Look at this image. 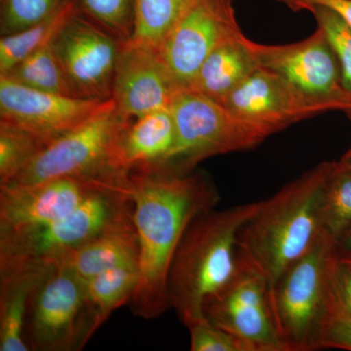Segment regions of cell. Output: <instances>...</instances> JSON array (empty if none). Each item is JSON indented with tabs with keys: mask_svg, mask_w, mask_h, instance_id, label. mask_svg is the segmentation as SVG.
I'll use <instances>...</instances> for the list:
<instances>
[{
	"mask_svg": "<svg viewBox=\"0 0 351 351\" xmlns=\"http://www.w3.org/2000/svg\"><path fill=\"white\" fill-rule=\"evenodd\" d=\"M138 242V280L132 313L158 318L171 308L167 279L171 263L191 221L214 209L219 195L200 174L141 172L129 174Z\"/></svg>",
	"mask_w": 351,
	"mask_h": 351,
	"instance_id": "cell-1",
	"label": "cell"
},
{
	"mask_svg": "<svg viewBox=\"0 0 351 351\" xmlns=\"http://www.w3.org/2000/svg\"><path fill=\"white\" fill-rule=\"evenodd\" d=\"M335 162H322L278 193L240 230L239 261L257 270L269 287L302 257L322 232L321 200Z\"/></svg>",
	"mask_w": 351,
	"mask_h": 351,
	"instance_id": "cell-2",
	"label": "cell"
},
{
	"mask_svg": "<svg viewBox=\"0 0 351 351\" xmlns=\"http://www.w3.org/2000/svg\"><path fill=\"white\" fill-rule=\"evenodd\" d=\"M263 200L204 212L186 228L171 263L167 293L182 324L205 319L203 306L225 287L239 267L237 241L242 226Z\"/></svg>",
	"mask_w": 351,
	"mask_h": 351,
	"instance_id": "cell-3",
	"label": "cell"
},
{
	"mask_svg": "<svg viewBox=\"0 0 351 351\" xmlns=\"http://www.w3.org/2000/svg\"><path fill=\"white\" fill-rule=\"evenodd\" d=\"M131 120L110 99L91 119L39 152L10 184H36L58 178L96 184L123 181L129 173L120 163L119 145Z\"/></svg>",
	"mask_w": 351,
	"mask_h": 351,
	"instance_id": "cell-4",
	"label": "cell"
},
{
	"mask_svg": "<svg viewBox=\"0 0 351 351\" xmlns=\"http://www.w3.org/2000/svg\"><path fill=\"white\" fill-rule=\"evenodd\" d=\"M337 241L322 230L313 247L269 287L272 318L286 351L318 350L331 308L330 267Z\"/></svg>",
	"mask_w": 351,
	"mask_h": 351,
	"instance_id": "cell-5",
	"label": "cell"
},
{
	"mask_svg": "<svg viewBox=\"0 0 351 351\" xmlns=\"http://www.w3.org/2000/svg\"><path fill=\"white\" fill-rule=\"evenodd\" d=\"M129 179L93 191L71 213L46 225L0 232V265H54L64 256L133 213Z\"/></svg>",
	"mask_w": 351,
	"mask_h": 351,
	"instance_id": "cell-6",
	"label": "cell"
},
{
	"mask_svg": "<svg viewBox=\"0 0 351 351\" xmlns=\"http://www.w3.org/2000/svg\"><path fill=\"white\" fill-rule=\"evenodd\" d=\"M175 147L158 172L189 174L201 161L219 154L244 152L269 135L235 117L219 101L191 89L178 90L170 103Z\"/></svg>",
	"mask_w": 351,
	"mask_h": 351,
	"instance_id": "cell-7",
	"label": "cell"
},
{
	"mask_svg": "<svg viewBox=\"0 0 351 351\" xmlns=\"http://www.w3.org/2000/svg\"><path fill=\"white\" fill-rule=\"evenodd\" d=\"M98 329L87 280L64 263L54 265L29 302L25 323L29 350H82Z\"/></svg>",
	"mask_w": 351,
	"mask_h": 351,
	"instance_id": "cell-8",
	"label": "cell"
},
{
	"mask_svg": "<svg viewBox=\"0 0 351 351\" xmlns=\"http://www.w3.org/2000/svg\"><path fill=\"white\" fill-rule=\"evenodd\" d=\"M122 44L73 7L53 46L75 97L95 101L112 99Z\"/></svg>",
	"mask_w": 351,
	"mask_h": 351,
	"instance_id": "cell-9",
	"label": "cell"
},
{
	"mask_svg": "<svg viewBox=\"0 0 351 351\" xmlns=\"http://www.w3.org/2000/svg\"><path fill=\"white\" fill-rule=\"evenodd\" d=\"M261 68L283 78L325 112L341 110L350 96L341 85V71L319 29L299 43L267 45L251 40Z\"/></svg>",
	"mask_w": 351,
	"mask_h": 351,
	"instance_id": "cell-10",
	"label": "cell"
},
{
	"mask_svg": "<svg viewBox=\"0 0 351 351\" xmlns=\"http://www.w3.org/2000/svg\"><path fill=\"white\" fill-rule=\"evenodd\" d=\"M239 32L233 0H197L158 50L176 89H191L207 57Z\"/></svg>",
	"mask_w": 351,
	"mask_h": 351,
	"instance_id": "cell-11",
	"label": "cell"
},
{
	"mask_svg": "<svg viewBox=\"0 0 351 351\" xmlns=\"http://www.w3.org/2000/svg\"><path fill=\"white\" fill-rule=\"evenodd\" d=\"M203 315L255 351H286L272 318L267 279L239 258L232 278L205 302Z\"/></svg>",
	"mask_w": 351,
	"mask_h": 351,
	"instance_id": "cell-12",
	"label": "cell"
},
{
	"mask_svg": "<svg viewBox=\"0 0 351 351\" xmlns=\"http://www.w3.org/2000/svg\"><path fill=\"white\" fill-rule=\"evenodd\" d=\"M108 101L48 93L0 75V120L22 127L47 145L91 119Z\"/></svg>",
	"mask_w": 351,
	"mask_h": 351,
	"instance_id": "cell-13",
	"label": "cell"
},
{
	"mask_svg": "<svg viewBox=\"0 0 351 351\" xmlns=\"http://www.w3.org/2000/svg\"><path fill=\"white\" fill-rule=\"evenodd\" d=\"M223 105L235 117L269 136L300 120L325 112L280 76L263 68H258L234 88Z\"/></svg>",
	"mask_w": 351,
	"mask_h": 351,
	"instance_id": "cell-14",
	"label": "cell"
},
{
	"mask_svg": "<svg viewBox=\"0 0 351 351\" xmlns=\"http://www.w3.org/2000/svg\"><path fill=\"white\" fill-rule=\"evenodd\" d=\"M106 186H112L73 178L0 186V232L52 223L71 213L96 189Z\"/></svg>",
	"mask_w": 351,
	"mask_h": 351,
	"instance_id": "cell-15",
	"label": "cell"
},
{
	"mask_svg": "<svg viewBox=\"0 0 351 351\" xmlns=\"http://www.w3.org/2000/svg\"><path fill=\"white\" fill-rule=\"evenodd\" d=\"M176 91L158 50L131 41L122 44L112 96L120 113L136 119L169 108Z\"/></svg>",
	"mask_w": 351,
	"mask_h": 351,
	"instance_id": "cell-16",
	"label": "cell"
},
{
	"mask_svg": "<svg viewBox=\"0 0 351 351\" xmlns=\"http://www.w3.org/2000/svg\"><path fill=\"white\" fill-rule=\"evenodd\" d=\"M54 265H0V351H29L25 323L32 295Z\"/></svg>",
	"mask_w": 351,
	"mask_h": 351,
	"instance_id": "cell-17",
	"label": "cell"
},
{
	"mask_svg": "<svg viewBox=\"0 0 351 351\" xmlns=\"http://www.w3.org/2000/svg\"><path fill=\"white\" fill-rule=\"evenodd\" d=\"M175 142L170 108L132 119L120 141V163L129 174L158 172L167 162Z\"/></svg>",
	"mask_w": 351,
	"mask_h": 351,
	"instance_id": "cell-18",
	"label": "cell"
},
{
	"mask_svg": "<svg viewBox=\"0 0 351 351\" xmlns=\"http://www.w3.org/2000/svg\"><path fill=\"white\" fill-rule=\"evenodd\" d=\"M138 242L133 213L71 252L57 263H64L85 280L107 270L138 267Z\"/></svg>",
	"mask_w": 351,
	"mask_h": 351,
	"instance_id": "cell-19",
	"label": "cell"
},
{
	"mask_svg": "<svg viewBox=\"0 0 351 351\" xmlns=\"http://www.w3.org/2000/svg\"><path fill=\"white\" fill-rule=\"evenodd\" d=\"M258 68L250 39L241 31L219 44L207 57L191 89L223 104L228 95Z\"/></svg>",
	"mask_w": 351,
	"mask_h": 351,
	"instance_id": "cell-20",
	"label": "cell"
},
{
	"mask_svg": "<svg viewBox=\"0 0 351 351\" xmlns=\"http://www.w3.org/2000/svg\"><path fill=\"white\" fill-rule=\"evenodd\" d=\"M197 0H135L131 43L159 50L173 27Z\"/></svg>",
	"mask_w": 351,
	"mask_h": 351,
	"instance_id": "cell-21",
	"label": "cell"
},
{
	"mask_svg": "<svg viewBox=\"0 0 351 351\" xmlns=\"http://www.w3.org/2000/svg\"><path fill=\"white\" fill-rule=\"evenodd\" d=\"M53 40L0 75L40 91L75 97L58 60Z\"/></svg>",
	"mask_w": 351,
	"mask_h": 351,
	"instance_id": "cell-22",
	"label": "cell"
},
{
	"mask_svg": "<svg viewBox=\"0 0 351 351\" xmlns=\"http://www.w3.org/2000/svg\"><path fill=\"white\" fill-rule=\"evenodd\" d=\"M138 280V267H119L87 280L88 299L93 306L99 328L113 311L130 304Z\"/></svg>",
	"mask_w": 351,
	"mask_h": 351,
	"instance_id": "cell-23",
	"label": "cell"
},
{
	"mask_svg": "<svg viewBox=\"0 0 351 351\" xmlns=\"http://www.w3.org/2000/svg\"><path fill=\"white\" fill-rule=\"evenodd\" d=\"M73 10V4L64 8L48 19L23 31L1 36L0 38V75L19 64L57 36L64 21Z\"/></svg>",
	"mask_w": 351,
	"mask_h": 351,
	"instance_id": "cell-24",
	"label": "cell"
},
{
	"mask_svg": "<svg viewBox=\"0 0 351 351\" xmlns=\"http://www.w3.org/2000/svg\"><path fill=\"white\" fill-rule=\"evenodd\" d=\"M46 147L31 132L0 120V186L12 182Z\"/></svg>",
	"mask_w": 351,
	"mask_h": 351,
	"instance_id": "cell-25",
	"label": "cell"
},
{
	"mask_svg": "<svg viewBox=\"0 0 351 351\" xmlns=\"http://www.w3.org/2000/svg\"><path fill=\"white\" fill-rule=\"evenodd\" d=\"M322 230L338 241L351 226V170L335 162L321 200Z\"/></svg>",
	"mask_w": 351,
	"mask_h": 351,
	"instance_id": "cell-26",
	"label": "cell"
},
{
	"mask_svg": "<svg viewBox=\"0 0 351 351\" xmlns=\"http://www.w3.org/2000/svg\"><path fill=\"white\" fill-rule=\"evenodd\" d=\"M86 16L122 43L130 40L135 25V0H71Z\"/></svg>",
	"mask_w": 351,
	"mask_h": 351,
	"instance_id": "cell-27",
	"label": "cell"
},
{
	"mask_svg": "<svg viewBox=\"0 0 351 351\" xmlns=\"http://www.w3.org/2000/svg\"><path fill=\"white\" fill-rule=\"evenodd\" d=\"M317 24L324 34L338 61L341 85L351 95V27L336 11L327 6L313 4L309 7Z\"/></svg>",
	"mask_w": 351,
	"mask_h": 351,
	"instance_id": "cell-28",
	"label": "cell"
},
{
	"mask_svg": "<svg viewBox=\"0 0 351 351\" xmlns=\"http://www.w3.org/2000/svg\"><path fill=\"white\" fill-rule=\"evenodd\" d=\"M71 3V0H0L1 36L38 24Z\"/></svg>",
	"mask_w": 351,
	"mask_h": 351,
	"instance_id": "cell-29",
	"label": "cell"
},
{
	"mask_svg": "<svg viewBox=\"0 0 351 351\" xmlns=\"http://www.w3.org/2000/svg\"><path fill=\"white\" fill-rule=\"evenodd\" d=\"M191 351H255L250 343L203 319L189 326Z\"/></svg>",
	"mask_w": 351,
	"mask_h": 351,
	"instance_id": "cell-30",
	"label": "cell"
},
{
	"mask_svg": "<svg viewBox=\"0 0 351 351\" xmlns=\"http://www.w3.org/2000/svg\"><path fill=\"white\" fill-rule=\"evenodd\" d=\"M330 291L332 306L351 315V253L338 244L330 267Z\"/></svg>",
	"mask_w": 351,
	"mask_h": 351,
	"instance_id": "cell-31",
	"label": "cell"
},
{
	"mask_svg": "<svg viewBox=\"0 0 351 351\" xmlns=\"http://www.w3.org/2000/svg\"><path fill=\"white\" fill-rule=\"evenodd\" d=\"M338 348L351 351V315L332 306L321 330L318 350Z\"/></svg>",
	"mask_w": 351,
	"mask_h": 351,
	"instance_id": "cell-32",
	"label": "cell"
},
{
	"mask_svg": "<svg viewBox=\"0 0 351 351\" xmlns=\"http://www.w3.org/2000/svg\"><path fill=\"white\" fill-rule=\"evenodd\" d=\"M307 11L313 4L329 7L339 13L351 27V0H306Z\"/></svg>",
	"mask_w": 351,
	"mask_h": 351,
	"instance_id": "cell-33",
	"label": "cell"
},
{
	"mask_svg": "<svg viewBox=\"0 0 351 351\" xmlns=\"http://www.w3.org/2000/svg\"><path fill=\"white\" fill-rule=\"evenodd\" d=\"M337 244H338L339 249H341V250L350 252L351 253V226L341 234V237L337 241Z\"/></svg>",
	"mask_w": 351,
	"mask_h": 351,
	"instance_id": "cell-34",
	"label": "cell"
},
{
	"mask_svg": "<svg viewBox=\"0 0 351 351\" xmlns=\"http://www.w3.org/2000/svg\"><path fill=\"white\" fill-rule=\"evenodd\" d=\"M277 1L287 6L293 11L307 10L306 0H277Z\"/></svg>",
	"mask_w": 351,
	"mask_h": 351,
	"instance_id": "cell-35",
	"label": "cell"
},
{
	"mask_svg": "<svg viewBox=\"0 0 351 351\" xmlns=\"http://www.w3.org/2000/svg\"><path fill=\"white\" fill-rule=\"evenodd\" d=\"M341 166L351 170V147L346 152L345 156L341 157V160L338 161Z\"/></svg>",
	"mask_w": 351,
	"mask_h": 351,
	"instance_id": "cell-36",
	"label": "cell"
},
{
	"mask_svg": "<svg viewBox=\"0 0 351 351\" xmlns=\"http://www.w3.org/2000/svg\"><path fill=\"white\" fill-rule=\"evenodd\" d=\"M341 110L348 113V114L351 117V95L348 96V100H346V103L343 104V108H341Z\"/></svg>",
	"mask_w": 351,
	"mask_h": 351,
	"instance_id": "cell-37",
	"label": "cell"
}]
</instances>
